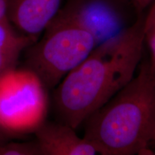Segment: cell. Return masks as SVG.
Listing matches in <instances>:
<instances>
[{
    "instance_id": "30bf717a",
    "label": "cell",
    "mask_w": 155,
    "mask_h": 155,
    "mask_svg": "<svg viewBox=\"0 0 155 155\" xmlns=\"http://www.w3.org/2000/svg\"><path fill=\"white\" fill-rule=\"evenodd\" d=\"M0 155H40L36 141H4L0 144Z\"/></svg>"
},
{
    "instance_id": "52a82bcc",
    "label": "cell",
    "mask_w": 155,
    "mask_h": 155,
    "mask_svg": "<svg viewBox=\"0 0 155 155\" xmlns=\"http://www.w3.org/2000/svg\"><path fill=\"white\" fill-rule=\"evenodd\" d=\"M40 155H95L96 150L75 129L61 121L46 120L34 133Z\"/></svg>"
},
{
    "instance_id": "7c38bea8",
    "label": "cell",
    "mask_w": 155,
    "mask_h": 155,
    "mask_svg": "<svg viewBox=\"0 0 155 155\" xmlns=\"http://www.w3.org/2000/svg\"><path fill=\"white\" fill-rule=\"evenodd\" d=\"M8 0H0V19L7 17Z\"/></svg>"
},
{
    "instance_id": "3957f363",
    "label": "cell",
    "mask_w": 155,
    "mask_h": 155,
    "mask_svg": "<svg viewBox=\"0 0 155 155\" xmlns=\"http://www.w3.org/2000/svg\"><path fill=\"white\" fill-rule=\"evenodd\" d=\"M97 46L92 35L60 9L41 36L24 52V64L48 90L54 89L68 73Z\"/></svg>"
},
{
    "instance_id": "8fae6325",
    "label": "cell",
    "mask_w": 155,
    "mask_h": 155,
    "mask_svg": "<svg viewBox=\"0 0 155 155\" xmlns=\"http://www.w3.org/2000/svg\"><path fill=\"white\" fill-rule=\"evenodd\" d=\"M134 6L138 13L144 12V10L148 8L154 0H128Z\"/></svg>"
},
{
    "instance_id": "5b68a950",
    "label": "cell",
    "mask_w": 155,
    "mask_h": 155,
    "mask_svg": "<svg viewBox=\"0 0 155 155\" xmlns=\"http://www.w3.org/2000/svg\"><path fill=\"white\" fill-rule=\"evenodd\" d=\"M61 12L91 34L97 45L129 28L140 14L128 0H68Z\"/></svg>"
},
{
    "instance_id": "4fadbf2b",
    "label": "cell",
    "mask_w": 155,
    "mask_h": 155,
    "mask_svg": "<svg viewBox=\"0 0 155 155\" xmlns=\"http://www.w3.org/2000/svg\"><path fill=\"white\" fill-rule=\"evenodd\" d=\"M7 137H8V136L5 134L2 131H0V144H1V143H3L4 141H7Z\"/></svg>"
},
{
    "instance_id": "ba28073f",
    "label": "cell",
    "mask_w": 155,
    "mask_h": 155,
    "mask_svg": "<svg viewBox=\"0 0 155 155\" xmlns=\"http://www.w3.org/2000/svg\"><path fill=\"white\" fill-rule=\"evenodd\" d=\"M34 42L19 32L7 17L0 19V76L18 67L19 58Z\"/></svg>"
},
{
    "instance_id": "6da1fadb",
    "label": "cell",
    "mask_w": 155,
    "mask_h": 155,
    "mask_svg": "<svg viewBox=\"0 0 155 155\" xmlns=\"http://www.w3.org/2000/svg\"><path fill=\"white\" fill-rule=\"evenodd\" d=\"M144 12L127 30L96 46L54 88L59 121L76 129L134 76L142 58Z\"/></svg>"
},
{
    "instance_id": "5bb4252c",
    "label": "cell",
    "mask_w": 155,
    "mask_h": 155,
    "mask_svg": "<svg viewBox=\"0 0 155 155\" xmlns=\"http://www.w3.org/2000/svg\"><path fill=\"white\" fill-rule=\"evenodd\" d=\"M155 147V130L154 132V134H153L152 141H151V144H150V147Z\"/></svg>"
},
{
    "instance_id": "277c9868",
    "label": "cell",
    "mask_w": 155,
    "mask_h": 155,
    "mask_svg": "<svg viewBox=\"0 0 155 155\" xmlns=\"http://www.w3.org/2000/svg\"><path fill=\"white\" fill-rule=\"evenodd\" d=\"M48 88L25 67L0 76V131L7 136L34 134L47 118Z\"/></svg>"
},
{
    "instance_id": "8992f818",
    "label": "cell",
    "mask_w": 155,
    "mask_h": 155,
    "mask_svg": "<svg viewBox=\"0 0 155 155\" xmlns=\"http://www.w3.org/2000/svg\"><path fill=\"white\" fill-rule=\"evenodd\" d=\"M62 0H8L7 17L36 42L61 9Z\"/></svg>"
},
{
    "instance_id": "9c48e42d",
    "label": "cell",
    "mask_w": 155,
    "mask_h": 155,
    "mask_svg": "<svg viewBox=\"0 0 155 155\" xmlns=\"http://www.w3.org/2000/svg\"><path fill=\"white\" fill-rule=\"evenodd\" d=\"M143 33L144 45H147L150 51V59L148 61L150 69L155 78V0L144 15Z\"/></svg>"
},
{
    "instance_id": "7a4b0ae2",
    "label": "cell",
    "mask_w": 155,
    "mask_h": 155,
    "mask_svg": "<svg viewBox=\"0 0 155 155\" xmlns=\"http://www.w3.org/2000/svg\"><path fill=\"white\" fill-rule=\"evenodd\" d=\"M83 138L101 155L151 154L155 130V78L148 61L138 74L89 116Z\"/></svg>"
}]
</instances>
